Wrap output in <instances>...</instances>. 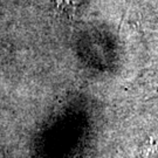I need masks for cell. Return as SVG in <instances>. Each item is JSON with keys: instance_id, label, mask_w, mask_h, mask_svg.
Listing matches in <instances>:
<instances>
[{"instance_id": "1", "label": "cell", "mask_w": 158, "mask_h": 158, "mask_svg": "<svg viewBox=\"0 0 158 158\" xmlns=\"http://www.w3.org/2000/svg\"><path fill=\"white\" fill-rule=\"evenodd\" d=\"M82 0H56V4L57 6H62V7H66V10H67L68 6H75L79 5L80 2H81Z\"/></svg>"}]
</instances>
